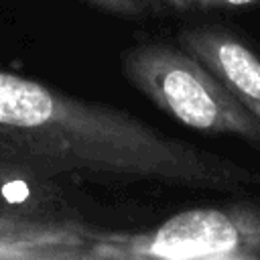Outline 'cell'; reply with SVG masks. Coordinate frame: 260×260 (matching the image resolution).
<instances>
[{
	"label": "cell",
	"mask_w": 260,
	"mask_h": 260,
	"mask_svg": "<svg viewBox=\"0 0 260 260\" xmlns=\"http://www.w3.org/2000/svg\"><path fill=\"white\" fill-rule=\"evenodd\" d=\"M179 45L197 57L260 120V57L221 26H193L179 32Z\"/></svg>",
	"instance_id": "cell-5"
},
{
	"label": "cell",
	"mask_w": 260,
	"mask_h": 260,
	"mask_svg": "<svg viewBox=\"0 0 260 260\" xmlns=\"http://www.w3.org/2000/svg\"><path fill=\"white\" fill-rule=\"evenodd\" d=\"M93 234L81 221H30L0 213V260H85Z\"/></svg>",
	"instance_id": "cell-6"
},
{
	"label": "cell",
	"mask_w": 260,
	"mask_h": 260,
	"mask_svg": "<svg viewBox=\"0 0 260 260\" xmlns=\"http://www.w3.org/2000/svg\"><path fill=\"white\" fill-rule=\"evenodd\" d=\"M122 73L134 89L183 126L211 136H234L260 150V120L181 45H134L122 55Z\"/></svg>",
	"instance_id": "cell-2"
},
{
	"label": "cell",
	"mask_w": 260,
	"mask_h": 260,
	"mask_svg": "<svg viewBox=\"0 0 260 260\" xmlns=\"http://www.w3.org/2000/svg\"><path fill=\"white\" fill-rule=\"evenodd\" d=\"M260 260V201L179 211L146 232H95L85 260Z\"/></svg>",
	"instance_id": "cell-3"
},
{
	"label": "cell",
	"mask_w": 260,
	"mask_h": 260,
	"mask_svg": "<svg viewBox=\"0 0 260 260\" xmlns=\"http://www.w3.org/2000/svg\"><path fill=\"white\" fill-rule=\"evenodd\" d=\"M0 150L65 175L89 173L211 191L260 187V171L169 136L128 110L87 102L4 69Z\"/></svg>",
	"instance_id": "cell-1"
},
{
	"label": "cell",
	"mask_w": 260,
	"mask_h": 260,
	"mask_svg": "<svg viewBox=\"0 0 260 260\" xmlns=\"http://www.w3.org/2000/svg\"><path fill=\"white\" fill-rule=\"evenodd\" d=\"M77 2H83L91 8H98L102 12H108L118 18H128V20H140L152 12L146 0H77Z\"/></svg>",
	"instance_id": "cell-7"
},
{
	"label": "cell",
	"mask_w": 260,
	"mask_h": 260,
	"mask_svg": "<svg viewBox=\"0 0 260 260\" xmlns=\"http://www.w3.org/2000/svg\"><path fill=\"white\" fill-rule=\"evenodd\" d=\"M154 10H175V12H185V10H207V8H240V6H252L260 4V0H146Z\"/></svg>",
	"instance_id": "cell-8"
},
{
	"label": "cell",
	"mask_w": 260,
	"mask_h": 260,
	"mask_svg": "<svg viewBox=\"0 0 260 260\" xmlns=\"http://www.w3.org/2000/svg\"><path fill=\"white\" fill-rule=\"evenodd\" d=\"M65 173L0 150V213L30 221H81Z\"/></svg>",
	"instance_id": "cell-4"
}]
</instances>
